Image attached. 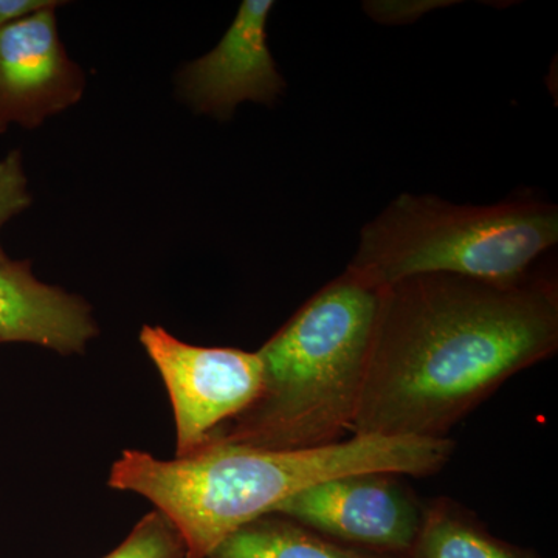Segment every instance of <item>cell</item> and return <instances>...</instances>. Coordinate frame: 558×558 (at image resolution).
I'll return each mask as SVG.
<instances>
[{"label": "cell", "mask_w": 558, "mask_h": 558, "mask_svg": "<svg viewBox=\"0 0 558 558\" xmlns=\"http://www.w3.org/2000/svg\"><path fill=\"white\" fill-rule=\"evenodd\" d=\"M98 333L89 304L38 281L28 260L0 264V339L80 354Z\"/></svg>", "instance_id": "obj_9"}, {"label": "cell", "mask_w": 558, "mask_h": 558, "mask_svg": "<svg viewBox=\"0 0 558 558\" xmlns=\"http://www.w3.org/2000/svg\"><path fill=\"white\" fill-rule=\"evenodd\" d=\"M379 301L380 289L348 269L318 290L259 349L258 399L211 442L270 450L339 442L357 417Z\"/></svg>", "instance_id": "obj_3"}, {"label": "cell", "mask_w": 558, "mask_h": 558, "mask_svg": "<svg viewBox=\"0 0 558 558\" xmlns=\"http://www.w3.org/2000/svg\"><path fill=\"white\" fill-rule=\"evenodd\" d=\"M558 348V290L417 275L380 288L354 435L447 438L510 377Z\"/></svg>", "instance_id": "obj_1"}, {"label": "cell", "mask_w": 558, "mask_h": 558, "mask_svg": "<svg viewBox=\"0 0 558 558\" xmlns=\"http://www.w3.org/2000/svg\"><path fill=\"white\" fill-rule=\"evenodd\" d=\"M186 546L174 524L156 510L145 517L130 537L105 558H185Z\"/></svg>", "instance_id": "obj_12"}, {"label": "cell", "mask_w": 558, "mask_h": 558, "mask_svg": "<svg viewBox=\"0 0 558 558\" xmlns=\"http://www.w3.org/2000/svg\"><path fill=\"white\" fill-rule=\"evenodd\" d=\"M57 7L0 27V134L25 130L76 105L86 78L58 35Z\"/></svg>", "instance_id": "obj_7"}, {"label": "cell", "mask_w": 558, "mask_h": 558, "mask_svg": "<svg viewBox=\"0 0 558 558\" xmlns=\"http://www.w3.org/2000/svg\"><path fill=\"white\" fill-rule=\"evenodd\" d=\"M557 242V205L538 197L459 205L403 193L360 231L348 270L377 289L433 274L512 282Z\"/></svg>", "instance_id": "obj_4"}, {"label": "cell", "mask_w": 558, "mask_h": 558, "mask_svg": "<svg viewBox=\"0 0 558 558\" xmlns=\"http://www.w3.org/2000/svg\"><path fill=\"white\" fill-rule=\"evenodd\" d=\"M411 558H531L449 509L424 517Z\"/></svg>", "instance_id": "obj_11"}, {"label": "cell", "mask_w": 558, "mask_h": 558, "mask_svg": "<svg viewBox=\"0 0 558 558\" xmlns=\"http://www.w3.org/2000/svg\"><path fill=\"white\" fill-rule=\"evenodd\" d=\"M274 7L270 0H244L218 46L179 73L180 95L196 112L230 120L241 102H277L286 81L267 39Z\"/></svg>", "instance_id": "obj_8"}, {"label": "cell", "mask_w": 558, "mask_h": 558, "mask_svg": "<svg viewBox=\"0 0 558 558\" xmlns=\"http://www.w3.org/2000/svg\"><path fill=\"white\" fill-rule=\"evenodd\" d=\"M64 5V2L51 0H0V27L27 20L39 11L51 7Z\"/></svg>", "instance_id": "obj_14"}, {"label": "cell", "mask_w": 558, "mask_h": 558, "mask_svg": "<svg viewBox=\"0 0 558 558\" xmlns=\"http://www.w3.org/2000/svg\"><path fill=\"white\" fill-rule=\"evenodd\" d=\"M32 205L28 180L22 167L20 150H11L5 159L0 160V230L14 216L20 215ZM9 256L0 245V264L7 263Z\"/></svg>", "instance_id": "obj_13"}, {"label": "cell", "mask_w": 558, "mask_h": 558, "mask_svg": "<svg viewBox=\"0 0 558 558\" xmlns=\"http://www.w3.org/2000/svg\"><path fill=\"white\" fill-rule=\"evenodd\" d=\"M326 538L371 554H410L421 534V510L392 475L365 473L325 481L275 508Z\"/></svg>", "instance_id": "obj_6"}, {"label": "cell", "mask_w": 558, "mask_h": 558, "mask_svg": "<svg viewBox=\"0 0 558 558\" xmlns=\"http://www.w3.org/2000/svg\"><path fill=\"white\" fill-rule=\"evenodd\" d=\"M209 558H387L341 546L295 521L259 519L223 539Z\"/></svg>", "instance_id": "obj_10"}, {"label": "cell", "mask_w": 558, "mask_h": 558, "mask_svg": "<svg viewBox=\"0 0 558 558\" xmlns=\"http://www.w3.org/2000/svg\"><path fill=\"white\" fill-rule=\"evenodd\" d=\"M0 343H2V339H0Z\"/></svg>", "instance_id": "obj_15"}, {"label": "cell", "mask_w": 558, "mask_h": 558, "mask_svg": "<svg viewBox=\"0 0 558 558\" xmlns=\"http://www.w3.org/2000/svg\"><path fill=\"white\" fill-rule=\"evenodd\" d=\"M140 341L170 392L178 458L204 449L216 428L258 399L263 388L258 352L193 347L159 326H143Z\"/></svg>", "instance_id": "obj_5"}, {"label": "cell", "mask_w": 558, "mask_h": 558, "mask_svg": "<svg viewBox=\"0 0 558 558\" xmlns=\"http://www.w3.org/2000/svg\"><path fill=\"white\" fill-rule=\"evenodd\" d=\"M453 450L449 438L379 435L293 450L211 442L172 461L128 450L110 470L109 486L154 502L182 535L185 558H209L238 529L306 488L365 473L433 475Z\"/></svg>", "instance_id": "obj_2"}]
</instances>
